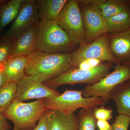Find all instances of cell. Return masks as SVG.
<instances>
[{"mask_svg": "<svg viewBox=\"0 0 130 130\" xmlns=\"http://www.w3.org/2000/svg\"><path fill=\"white\" fill-rule=\"evenodd\" d=\"M130 124V116L119 114L115 121L111 125V130H128Z\"/></svg>", "mask_w": 130, "mask_h": 130, "instance_id": "obj_24", "label": "cell"}, {"mask_svg": "<svg viewBox=\"0 0 130 130\" xmlns=\"http://www.w3.org/2000/svg\"><path fill=\"white\" fill-rule=\"evenodd\" d=\"M24 1H7L0 7V29H4L16 19Z\"/></svg>", "mask_w": 130, "mask_h": 130, "instance_id": "obj_18", "label": "cell"}, {"mask_svg": "<svg viewBox=\"0 0 130 130\" xmlns=\"http://www.w3.org/2000/svg\"><path fill=\"white\" fill-rule=\"evenodd\" d=\"M72 53H49L36 50L29 56L26 74L43 83L59 76L72 67Z\"/></svg>", "mask_w": 130, "mask_h": 130, "instance_id": "obj_1", "label": "cell"}, {"mask_svg": "<svg viewBox=\"0 0 130 130\" xmlns=\"http://www.w3.org/2000/svg\"><path fill=\"white\" fill-rule=\"evenodd\" d=\"M48 109H53L65 114H72L78 108H94L105 105L109 100L102 97L85 98L82 91L66 89L57 97L46 99Z\"/></svg>", "mask_w": 130, "mask_h": 130, "instance_id": "obj_4", "label": "cell"}, {"mask_svg": "<svg viewBox=\"0 0 130 130\" xmlns=\"http://www.w3.org/2000/svg\"><path fill=\"white\" fill-rule=\"evenodd\" d=\"M128 65H129V66H130V63H129V64H128Z\"/></svg>", "mask_w": 130, "mask_h": 130, "instance_id": "obj_31", "label": "cell"}, {"mask_svg": "<svg viewBox=\"0 0 130 130\" xmlns=\"http://www.w3.org/2000/svg\"><path fill=\"white\" fill-rule=\"evenodd\" d=\"M11 126L3 114L0 113V130H10Z\"/></svg>", "mask_w": 130, "mask_h": 130, "instance_id": "obj_27", "label": "cell"}, {"mask_svg": "<svg viewBox=\"0 0 130 130\" xmlns=\"http://www.w3.org/2000/svg\"><path fill=\"white\" fill-rule=\"evenodd\" d=\"M14 41L3 37L0 38V65L4 66L9 59Z\"/></svg>", "mask_w": 130, "mask_h": 130, "instance_id": "obj_23", "label": "cell"}, {"mask_svg": "<svg viewBox=\"0 0 130 130\" xmlns=\"http://www.w3.org/2000/svg\"><path fill=\"white\" fill-rule=\"evenodd\" d=\"M47 110L46 99L27 103L15 99L3 114L13 123V130H32Z\"/></svg>", "mask_w": 130, "mask_h": 130, "instance_id": "obj_3", "label": "cell"}, {"mask_svg": "<svg viewBox=\"0 0 130 130\" xmlns=\"http://www.w3.org/2000/svg\"><path fill=\"white\" fill-rule=\"evenodd\" d=\"M67 0L37 1L40 19L56 21Z\"/></svg>", "mask_w": 130, "mask_h": 130, "instance_id": "obj_17", "label": "cell"}, {"mask_svg": "<svg viewBox=\"0 0 130 130\" xmlns=\"http://www.w3.org/2000/svg\"><path fill=\"white\" fill-rule=\"evenodd\" d=\"M94 115L97 120L109 121L112 119L113 111L110 108H106L104 105L93 108Z\"/></svg>", "mask_w": 130, "mask_h": 130, "instance_id": "obj_25", "label": "cell"}, {"mask_svg": "<svg viewBox=\"0 0 130 130\" xmlns=\"http://www.w3.org/2000/svg\"><path fill=\"white\" fill-rule=\"evenodd\" d=\"M39 19L37 1L24 0L11 26L2 37L15 40L24 31Z\"/></svg>", "mask_w": 130, "mask_h": 130, "instance_id": "obj_10", "label": "cell"}, {"mask_svg": "<svg viewBox=\"0 0 130 130\" xmlns=\"http://www.w3.org/2000/svg\"><path fill=\"white\" fill-rule=\"evenodd\" d=\"M56 22L74 42L79 46L87 43L78 1H67Z\"/></svg>", "mask_w": 130, "mask_h": 130, "instance_id": "obj_6", "label": "cell"}, {"mask_svg": "<svg viewBox=\"0 0 130 130\" xmlns=\"http://www.w3.org/2000/svg\"><path fill=\"white\" fill-rule=\"evenodd\" d=\"M107 33H118L130 29V9L106 19Z\"/></svg>", "mask_w": 130, "mask_h": 130, "instance_id": "obj_19", "label": "cell"}, {"mask_svg": "<svg viewBox=\"0 0 130 130\" xmlns=\"http://www.w3.org/2000/svg\"><path fill=\"white\" fill-rule=\"evenodd\" d=\"M61 94L44 85L37 77L26 75L18 83L15 99L23 102L32 99H51Z\"/></svg>", "mask_w": 130, "mask_h": 130, "instance_id": "obj_9", "label": "cell"}, {"mask_svg": "<svg viewBox=\"0 0 130 130\" xmlns=\"http://www.w3.org/2000/svg\"><path fill=\"white\" fill-rule=\"evenodd\" d=\"M48 119V130H79V120L74 113L67 114L50 109Z\"/></svg>", "mask_w": 130, "mask_h": 130, "instance_id": "obj_14", "label": "cell"}, {"mask_svg": "<svg viewBox=\"0 0 130 130\" xmlns=\"http://www.w3.org/2000/svg\"><path fill=\"white\" fill-rule=\"evenodd\" d=\"M110 49L120 63H130V29L108 36Z\"/></svg>", "mask_w": 130, "mask_h": 130, "instance_id": "obj_13", "label": "cell"}, {"mask_svg": "<svg viewBox=\"0 0 130 130\" xmlns=\"http://www.w3.org/2000/svg\"><path fill=\"white\" fill-rule=\"evenodd\" d=\"M130 79V66L119 63L114 70L95 84L88 85L82 90L84 97H102L110 100L109 94L115 87Z\"/></svg>", "mask_w": 130, "mask_h": 130, "instance_id": "obj_7", "label": "cell"}, {"mask_svg": "<svg viewBox=\"0 0 130 130\" xmlns=\"http://www.w3.org/2000/svg\"><path fill=\"white\" fill-rule=\"evenodd\" d=\"M39 22L32 24L14 40L9 59L16 56H29L36 50Z\"/></svg>", "mask_w": 130, "mask_h": 130, "instance_id": "obj_12", "label": "cell"}, {"mask_svg": "<svg viewBox=\"0 0 130 130\" xmlns=\"http://www.w3.org/2000/svg\"><path fill=\"white\" fill-rule=\"evenodd\" d=\"M8 81L4 71V66L0 65V89Z\"/></svg>", "mask_w": 130, "mask_h": 130, "instance_id": "obj_29", "label": "cell"}, {"mask_svg": "<svg viewBox=\"0 0 130 130\" xmlns=\"http://www.w3.org/2000/svg\"><path fill=\"white\" fill-rule=\"evenodd\" d=\"M109 96L115 103L119 114L130 116V79L115 87Z\"/></svg>", "mask_w": 130, "mask_h": 130, "instance_id": "obj_15", "label": "cell"}, {"mask_svg": "<svg viewBox=\"0 0 130 130\" xmlns=\"http://www.w3.org/2000/svg\"><path fill=\"white\" fill-rule=\"evenodd\" d=\"M7 1H6V0H0V7L3 5L4 3H5V2H6Z\"/></svg>", "mask_w": 130, "mask_h": 130, "instance_id": "obj_30", "label": "cell"}, {"mask_svg": "<svg viewBox=\"0 0 130 130\" xmlns=\"http://www.w3.org/2000/svg\"><path fill=\"white\" fill-rule=\"evenodd\" d=\"M76 44L56 21H39L36 50L49 53H72Z\"/></svg>", "mask_w": 130, "mask_h": 130, "instance_id": "obj_2", "label": "cell"}, {"mask_svg": "<svg viewBox=\"0 0 130 130\" xmlns=\"http://www.w3.org/2000/svg\"><path fill=\"white\" fill-rule=\"evenodd\" d=\"M105 19L130 9V1L102 0L96 5Z\"/></svg>", "mask_w": 130, "mask_h": 130, "instance_id": "obj_20", "label": "cell"}, {"mask_svg": "<svg viewBox=\"0 0 130 130\" xmlns=\"http://www.w3.org/2000/svg\"><path fill=\"white\" fill-rule=\"evenodd\" d=\"M92 59H99L116 65L120 63L111 51L107 33L92 42L79 46L77 49L73 52L72 67L76 68L82 61Z\"/></svg>", "mask_w": 130, "mask_h": 130, "instance_id": "obj_8", "label": "cell"}, {"mask_svg": "<svg viewBox=\"0 0 130 130\" xmlns=\"http://www.w3.org/2000/svg\"><path fill=\"white\" fill-rule=\"evenodd\" d=\"M18 83L8 81L0 89V113H3L15 100Z\"/></svg>", "mask_w": 130, "mask_h": 130, "instance_id": "obj_21", "label": "cell"}, {"mask_svg": "<svg viewBox=\"0 0 130 130\" xmlns=\"http://www.w3.org/2000/svg\"><path fill=\"white\" fill-rule=\"evenodd\" d=\"M97 126L99 130H111V126L108 121L97 120Z\"/></svg>", "mask_w": 130, "mask_h": 130, "instance_id": "obj_28", "label": "cell"}, {"mask_svg": "<svg viewBox=\"0 0 130 130\" xmlns=\"http://www.w3.org/2000/svg\"><path fill=\"white\" fill-rule=\"evenodd\" d=\"M49 109L46 110L41 116L37 124L32 130H48V115Z\"/></svg>", "mask_w": 130, "mask_h": 130, "instance_id": "obj_26", "label": "cell"}, {"mask_svg": "<svg viewBox=\"0 0 130 130\" xmlns=\"http://www.w3.org/2000/svg\"><path fill=\"white\" fill-rule=\"evenodd\" d=\"M79 130H95L97 121L93 108H82L78 114Z\"/></svg>", "mask_w": 130, "mask_h": 130, "instance_id": "obj_22", "label": "cell"}, {"mask_svg": "<svg viewBox=\"0 0 130 130\" xmlns=\"http://www.w3.org/2000/svg\"><path fill=\"white\" fill-rule=\"evenodd\" d=\"M113 63L107 62L89 70L72 68L54 79L43 83L52 89L66 84H95L110 73Z\"/></svg>", "mask_w": 130, "mask_h": 130, "instance_id": "obj_5", "label": "cell"}, {"mask_svg": "<svg viewBox=\"0 0 130 130\" xmlns=\"http://www.w3.org/2000/svg\"><path fill=\"white\" fill-rule=\"evenodd\" d=\"M29 56L10 58L4 66L5 74L9 81L18 83L25 76Z\"/></svg>", "mask_w": 130, "mask_h": 130, "instance_id": "obj_16", "label": "cell"}, {"mask_svg": "<svg viewBox=\"0 0 130 130\" xmlns=\"http://www.w3.org/2000/svg\"><path fill=\"white\" fill-rule=\"evenodd\" d=\"M81 12L87 43L108 33L106 19L96 4L84 5Z\"/></svg>", "mask_w": 130, "mask_h": 130, "instance_id": "obj_11", "label": "cell"}]
</instances>
